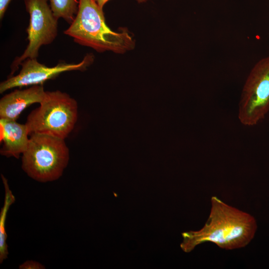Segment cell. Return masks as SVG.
Wrapping results in <instances>:
<instances>
[{
	"mask_svg": "<svg viewBox=\"0 0 269 269\" xmlns=\"http://www.w3.org/2000/svg\"><path fill=\"white\" fill-rule=\"evenodd\" d=\"M38 108L27 117L25 125L29 135L45 134L65 139L78 119V103L66 93L46 91Z\"/></svg>",
	"mask_w": 269,
	"mask_h": 269,
	"instance_id": "277c9868",
	"label": "cell"
},
{
	"mask_svg": "<svg viewBox=\"0 0 269 269\" xmlns=\"http://www.w3.org/2000/svg\"><path fill=\"white\" fill-rule=\"evenodd\" d=\"M24 3L29 15L26 29L28 43L23 53L12 61L9 77L24 60L37 58L40 48L52 43L58 35V19L54 15L48 0H24Z\"/></svg>",
	"mask_w": 269,
	"mask_h": 269,
	"instance_id": "5b68a950",
	"label": "cell"
},
{
	"mask_svg": "<svg viewBox=\"0 0 269 269\" xmlns=\"http://www.w3.org/2000/svg\"><path fill=\"white\" fill-rule=\"evenodd\" d=\"M11 0H0V19L1 20Z\"/></svg>",
	"mask_w": 269,
	"mask_h": 269,
	"instance_id": "4fadbf2b",
	"label": "cell"
},
{
	"mask_svg": "<svg viewBox=\"0 0 269 269\" xmlns=\"http://www.w3.org/2000/svg\"><path fill=\"white\" fill-rule=\"evenodd\" d=\"M208 218L199 230L182 233L181 244L186 253L205 242H211L219 248L232 250L245 247L254 239L258 226L250 214L224 202L216 196L211 198Z\"/></svg>",
	"mask_w": 269,
	"mask_h": 269,
	"instance_id": "6da1fadb",
	"label": "cell"
},
{
	"mask_svg": "<svg viewBox=\"0 0 269 269\" xmlns=\"http://www.w3.org/2000/svg\"><path fill=\"white\" fill-rule=\"evenodd\" d=\"M4 188V200L2 207L0 212V263L7 259L8 255V246L6 243L7 234L5 223L8 209L15 202V198L9 187L7 179L3 175H1Z\"/></svg>",
	"mask_w": 269,
	"mask_h": 269,
	"instance_id": "30bf717a",
	"label": "cell"
},
{
	"mask_svg": "<svg viewBox=\"0 0 269 269\" xmlns=\"http://www.w3.org/2000/svg\"><path fill=\"white\" fill-rule=\"evenodd\" d=\"M80 0H48L54 15L59 19L63 18L71 24L79 8Z\"/></svg>",
	"mask_w": 269,
	"mask_h": 269,
	"instance_id": "8fae6325",
	"label": "cell"
},
{
	"mask_svg": "<svg viewBox=\"0 0 269 269\" xmlns=\"http://www.w3.org/2000/svg\"><path fill=\"white\" fill-rule=\"evenodd\" d=\"M0 139L3 142L1 155L19 158L26 150L29 140L26 125L19 124L16 120L0 119Z\"/></svg>",
	"mask_w": 269,
	"mask_h": 269,
	"instance_id": "9c48e42d",
	"label": "cell"
},
{
	"mask_svg": "<svg viewBox=\"0 0 269 269\" xmlns=\"http://www.w3.org/2000/svg\"><path fill=\"white\" fill-rule=\"evenodd\" d=\"M20 269H44L45 267L39 262L29 260L19 266Z\"/></svg>",
	"mask_w": 269,
	"mask_h": 269,
	"instance_id": "7c38bea8",
	"label": "cell"
},
{
	"mask_svg": "<svg viewBox=\"0 0 269 269\" xmlns=\"http://www.w3.org/2000/svg\"><path fill=\"white\" fill-rule=\"evenodd\" d=\"M97 4L102 8L105 4L110 0H94Z\"/></svg>",
	"mask_w": 269,
	"mask_h": 269,
	"instance_id": "5bb4252c",
	"label": "cell"
},
{
	"mask_svg": "<svg viewBox=\"0 0 269 269\" xmlns=\"http://www.w3.org/2000/svg\"><path fill=\"white\" fill-rule=\"evenodd\" d=\"M269 111V55L251 70L244 85L239 104L238 118L245 126H252Z\"/></svg>",
	"mask_w": 269,
	"mask_h": 269,
	"instance_id": "8992f818",
	"label": "cell"
},
{
	"mask_svg": "<svg viewBox=\"0 0 269 269\" xmlns=\"http://www.w3.org/2000/svg\"><path fill=\"white\" fill-rule=\"evenodd\" d=\"M64 140L45 134H30L27 147L22 154L23 171L40 182L59 179L67 166L70 156Z\"/></svg>",
	"mask_w": 269,
	"mask_h": 269,
	"instance_id": "3957f363",
	"label": "cell"
},
{
	"mask_svg": "<svg viewBox=\"0 0 269 269\" xmlns=\"http://www.w3.org/2000/svg\"><path fill=\"white\" fill-rule=\"evenodd\" d=\"M45 92L42 85H37L6 94L0 100V119L16 120L27 107L40 104Z\"/></svg>",
	"mask_w": 269,
	"mask_h": 269,
	"instance_id": "ba28073f",
	"label": "cell"
},
{
	"mask_svg": "<svg viewBox=\"0 0 269 269\" xmlns=\"http://www.w3.org/2000/svg\"><path fill=\"white\" fill-rule=\"evenodd\" d=\"M139 3H142L145 2L147 0H136Z\"/></svg>",
	"mask_w": 269,
	"mask_h": 269,
	"instance_id": "9a60e30c",
	"label": "cell"
},
{
	"mask_svg": "<svg viewBox=\"0 0 269 269\" xmlns=\"http://www.w3.org/2000/svg\"><path fill=\"white\" fill-rule=\"evenodd\" d=\"M64 33L76 43L100 52L121 54L134 47L129 33L114 31L107 25L103 8L94 0H79L77 14Z\"/></svg>",
	"mask_w": 269,
	"mask_h": 269,
	"instance_id": "7a4b0ae2",
	"label": "cell"
},
{
	"mask_svg": "<svg viewBox=\"0 0 269 269\" xmlns=\"http://www.w3.org/2000/svg\"><path fill=\"white\" fill-rule=\"evenodd\" d=\"M93 60V55L87 54L79 63L60 62L54 66L48 67L39 63L37 58H27L21 63V68L18 74L9 77L0 83V93L15 87L43 85L63 72L85 70Z\"/></svg>",
	"mask_w": 269,
	"mask_h": 269,
	"instance_id": "52a82bcc",
	"label": "cell"
}]
</instances>
